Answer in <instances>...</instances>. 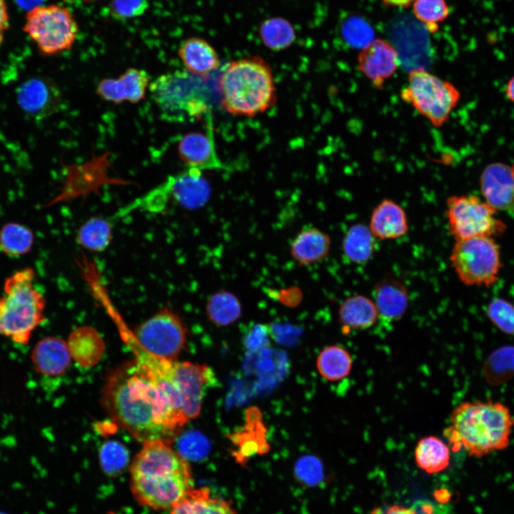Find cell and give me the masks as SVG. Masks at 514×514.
<instances>
[{
  "mask_svg": "<svg viewBox=\"0 0 514 514\" xmlns=\"http://www.w3.org/2000/svg\"><path fill=\"white\" fill-rule=\"evenodd\" d=\"M373 301L380 317L394 321L401 318L407 309L408 291L399 280L386 278L376 286Z\"/></svg>",
  "mask_w": 514,
  "mask_h": 514,
  "instance_id": "24",
  "label": "cell"
},
{
  "mask_svg": "<svg viewBox=\"0 0 514 514\" xmlns=\"http://www.w3.org/2000/svg\"><path fill=\"white\" fill-rule=\"evenodd\" d=\"M399 65L397 49L389 41L381 38L374 39L362 48L357 56L358 70L376 89H383Z\"/></svg>",
  "mask_w": 514,
  "mask_h": 514,
  "instance_id": "14",
  "label": "cell"
},
{
  "mask_svg": "<svg viewBox=\"0 0 514 514\" xmlns=\"http://www.w3.org/2000/svg\"><path fill=\"white\" fill-rule=\"evenodd\" d=\"M146 6L145 0H114L113 3L114 14L121 18L136 16Z\"/></svg>",
  "mask_w": 514,
  "mask_h": 514,
  "instance_id": "40",
  "label": "cell"
},
{
  "mask_svg": "<svg viewBox=\"0 0 514 514\" xmlns=\"http://www.w3.org/2000/svg\"><path fill=\"white\" fill-rule=\"evenodd\" d=\"M178 152L188 168L201 171L223 168L216 150L212 126L208 127L206 133L196 131L185 134L178 142Z\"/></svg>",
  "mask_w": 514,
  "mask_h": 514,
  "instance_id": "18",
  "label": "cell"
},
{
  "mask_svg": "<svg viewBox=\"0 0 514 514\" xmlns=\"http://www.w3.org/2000/svg\"><path fill=\"white\" fill-rule=\"evenodd\" d=\"M486 313L500 331L514 334V305L505 299L495 298L488 304Z\"/></svg>",
  "mask_w": 514,
  "mask_h": 514,
  "instance_id": "36",
  "label": "cell"
},
{
  "mask_svg": "<svg viewBox=\"0 0 514 514\" xmlns=\"http://www.w3.org/2000/svg\"><path fill=\"white\" fill-rule=\"evenodd\" d=\"M106 514H119V513H115V512H109V513H106Z\"/></svg>",
  "mask_w": 514,
  "mask_h": 514,
  "instance_id": "47",
  "label": "cell"
},
{
  "mask_svg": "<svg viewBox=\"0 0 514 514\" xmlns=\"http://www.w3.org/2000/svg\"><path fill=\"white\" fill-rule=\"evenodd\" d=\"M71 358L67 343L54 336L41 339L31 354L36 371L46 376H58L64 373L69 368Z\"/></svg>",
  "mask_w": 514,
  "mask_h": 514,
  "instance_id": "20",
  "label": "cell"
},
{
  "mask_svg": "<svg viewBox=\"0 0 514 514\" xmlns=\"http://www.w3.org/2000/svg\"><path fill=\"white\" fill-rule=\"evenodd\" d=\"M48 0H14L16 6L25 11H29L39 6L46 4Z\"/></svg>",
  "mask_w": 514,
  "mask_h": 514,
  "instance_id": "44",
  "label": "cell"
},
{
  "mask_svg": "<svg viewBox=\"0 0 514 514\" xmlns=\"http://www.w3.org/2000/svg\"><path fill=\"white\" fill-rule=\"evenodd\" d=\"M211 185L202 171L188 168L168 176L163 182L126 205L131 213L135 211L158 213L171 206L193 210L203 206L211 196Z\"/></svg>",
  "mask_w": 514,
  "mask_h": 514,
  "instance_id": "6",
  "label": "cell"
},
{
  "mask_svg": "<svg viewBox=\"0 0 514 514\" xmlns=\"http://www.w3.org/2000/svg\"><path fill=\"white\" fill-rule=\"evenodd\" d=\"M283 294L280 296V301L288 306H296L301 299V293L297 288H291L280 291Z\"/></svg>",
  "mask_w": 514,
  "mask_h": 514,
  "instance_id": "42",
  "label": "cell"
},
{
  "mask_svg": "<svg viewBox=\"0 0 514 514\" xmlns=\"http://www.w3.org/2000/svg\"><path fill=\"white\" fill-rule=\"evenodd\" d=\"M514 418L508 406L494 401H465L455 407L443 435L455 451L481 458L510 444Z\"/></svg>",
  "mask_w": 514,
  "mask_h": 514,
  "instance_id": "3",
  "label": "cell"
},
{
  "mask_svg": "<svg viewBox=\"0 0 514 514\" xmlns=\"http://www.w3.org/2000/svg\"><path fill=\"white\" fill-rule=\"evenodd\" d=\"M388 7L408 8L415 0H381Z\"/></svg>",
  "mask_w": 514,
  "mask_h": 514,
  "instance_id": "45",
  "label": "cell"
},
{
  "mask_svg": "<svg viewBox=\"0 0 514 514\" xmlns=\"http://www.w3.org/2000/svg\"><path fill=\"white\" fill-rule=\"evenodd\" d=\"M0 514H5V513H0Z\"/></svg>",
  "mask_w": 514,
  "mask_h": 514,
  "instance_id": "49",
  "label": "cell"
},
{
  "mask_svg": "<svg viewBox=\"0 0 514 514\" xmlns=\"http://www.w3.org/2000/svg\"><path fill=\"white\" fill-rule=\"evenodd\" d=\"M480 186L484 200L498 211L514 212V175L511 167L493 163L483 171Z\"/></svg>",
  "mask_w": 514,
  "mask_h": 514,
  "instance_id": "16",
  "label": "cell"
},
{
  "mask_svg": "<svg viewBox=\"0 0 514 514\" xmlns=\"http://www.w3.org/2000/svg\"><path fill=\"white\" fill-rule=\"evenodd\" d=\"M178 55L188 73L204 79L221 65L214 48L201 37L193 36L183 40L178 47Z\"/></svg>",
  "mask_w": 514,
  "mask_h": 514,
  "instance_id": "21",
  "label": "cell"
},
{
  "mask_svg": "<svg viewBox=\"0 0 514 514\" xmlns=\"http://www.w3.org/2000/svg\"><path fill=\"white\" fill-rule=\"evenodd\" d=\"M101 400L110 417L142 443H171L188 421L170 370L154 359L135 358L118 367Z\"/></svg>",
  "mask_w": 514,
  "mask_h": 514,
  "instance_id": "1",
  "label": "cell"
},
{
  "mask_svg": "<svg viewBox=\"0 0 514 514\" xmlns=\"http://www.w3.org/2000/svg\"><path fill=\"white\" fill-rule=\"evenodd\" d=\"M175 378L188 420L198 417L206 390L216 383L212 370L206 365L188 361L175 362Z\"/></svg>",
  "mask_w": 514,
  "mask_h": 514,
  "instance_id": "13",
  "label": "cell"
},
{
  "mask_svg": "<svg viewBox=\"0 0 514 514\" xmlns=\"http://www.w3.org/2000/svg\"><path fill=\"white\" fill-rule=\"evenodd\" d=\"M34 271L26 268L6 278L0 297V335L26 345L45 321L46 300L33 285Z\"/></svg>",
  "mask_w": 514,
  "mask_h": 514,
  "instance_id": "5",
  "label": "cell"
},
{
  "mask_svg": "<svg viewBox=\"0 0 514 514\" xmlns=\"http://www.w3.org/2000/svg\"><path fill=\"white\" fill-rule=\"evenodd\" d=\"M415 459L418 466L428 473L443 470L450 462L449 447L436 436L422 438L415 448Z\"/></svg>",
  "mask_w": 514,
  "mask_h": 514,
  "instance_id": "27",
  "label": "cell"
},
{
  "mask_svg": "<svg viewBox=\"0 0 514 514\" xmlns=\"http://www.w3.org/2000/svg\"><path fill=\"white\" fill-rule=\"evenodd\" d=\"M511 169H512L513 173V175H514V163H513V167H511Z\"/></svg>",
  "mask_w": 514,
  "mask_h": 514,
  "instance_id": "48",
  "label": "cell"
},
{
  "mask_svg": "<svg viewBox=\"0 0 514 514\" xmlns=\"http://www.w3.org/2000/svg\"><path fill=\"white\" fill-rule=\"evenodd\" d=\"M505 93L508 98L513 102H514V75L509 80L505 89Z\"/></svg>",
  "mask_w": 514,
  "mask_h": 514,
  "instance_id": "46",
  "label": "cell"
},
{
  "mask_svg": "<svg viewBox=\"0 0 514 514\" xmlns=\"http://www.w3.org/2000/svg\"><path fill=\"white\" fill-rule=\"evenodd\" d=\"M372 514H417V512L411 508L400 505H393L383 512L376 510Z\"/></svg>",
  "mask_w": 514,
  "mask_h": 514,
  "instance_id": "43",
  "label": "cell"
},
{
  "mask_svg": "<svg viewBox=\"0 0 514 514\" xmlns=\"http://www.w3.org/2000/svg\"><path fill=\"white\" fill-rule=\"evenodd\" d=\"M242 307L238 297L231 291L221 290L208 297L206 304L208 318L218 326H226L241 316Z\"/></svg>",
  "mask_w": 514,
  "mask_h": 514,
  "instance_id": "29",
  "label": "cell"
},
{
  "mask_svg": "<svg viewBox=\"0 0 514 514\" xmlns=\"http://www.w3.org/2000/svg\"><path fill=\"white\" fill-rule=\"evenodd\" d=\"M178 452L186 460H200L210 449L208 439L201 433L192 430L184 433L178 440Z\"/></svg>",
  "mask_w": 514,
  "mask_h": 514,
  "instance_id": "37",
  "label": "cell"
},
{
  "mask_svg": "<svg viewBox=\"0 0 514 514\" xmlns=\"http://www.w3.org/2000/svg\"><path fill=\"white\" fill-rule=\"evenodd\" d=\"M411 6L415 19L432 34L439 30V24L448 18L450 12L446 0H415Z\"/></svg>",
  "mask_w": 514,
  "mask_h": 514,
  "instance_id": "34",
  "label": "cell"
},
{
  "mask_svg": "<svg viewBox=\"0 0 514 514\" xmlns=\"http://www.w3.org/2000/svg\"><path fill=\"white\" fill-rule=\"evenodd\" d=\"M269 327L264 324H255L249 327L244 336V345L251 351L263 348L269 342Z\"/></svg>",
  "mask_w": 514,
  "mask_h": 514,
  "instance_id": "39",
  "label": "cell"
},
{
  "mask_svg": "<svg viewBox=\"0 0 514 514\" xmlns=\"http://www.w3.org/2000/svg\"><path fill=\"white\" fill-rule=\"evenodd\" d=\"M258 34L264 46L276 51L288 48L296 39L293 26L283 17L264 20L259 26Z\"/></svg>",
  "mask_w": 514,
  "mask_h": 514,
  "instance_id": "31",
  "label": "cell"
},
{
  "mask_svg": "<svg viewBox=\"0 0 514 514\" xmlns=\"http://www.w3.org/2000/svg\"><path fill=\"white\" fill-rule=\"evenodd\" d=\"M460 92L450 81L424 69L411 70L400 97L436 128L449 119L460 99Z\"/></svg>",
  "mask_w": 514,
  "mask_h": 514,
  "instance_id": "8",
  "label": "cell"
},
{
  "mask_svg": "<svg viewBox=\"0 0 514 514\" xmlns=\"http://www.w3.org/2000/svg\"><path fill=\"white\" fill-rule=\"evenodd\" d=\"M376 238L368 226L363 223L353 225L342 241L344 256L352 263L361 264L370 260L375 251Z\"/></svg>",
  "mask_w": 514,
  "mask_h": 514,
  "instance_id": "28",
  "label": "cell"
},
{
  "mask_svg": "<svg viewBox=\"0 0 514 514\" xmlns=\"http://www.w3.org/2000/svg\"><path fill=\"white\" fill-rule=\"evenodd\" d=\"M22 30L41 54L52 56L72 48L79 27L69 8L46 4L26 11Z\"/></svg>",
  "mask_w": 514,
  "mask_h": 514,
  "instance_id": "9",
  "label": "cell"
},
{
  "mask_svg": "<svg viewBox=\"0 0 514 514\" xmlns=\"http://www.w3.org/2000/svg\"><path fill=\"white\" fill-rule=\"evenodd\" d=\"M496 213L495 208L475 195H453L446 199L448 231L455 241L503 235L506 226L496 217Z\"/></svg>",
  "mask_w": 514,
  "mask_h": 514,
  "instance_id": "11",
  "label": "cell"
},
{
  "mask_svg": "<svg viewBox=\"0 0 514 514\" xmlns=\"http://www.w3.org/2000/svg\"><path fill=\"white\" fill-rule=\"evenodd\" d=\"M112 228L106 219L94 216L89 218L80 227L77 241L85 249L92 252H101L110 244Z\"/></svg>",
  "mask_w": 514,
  "mask_h": 514,
  "instance_id": "32",
  "label": "cell"
},
{
  "mask_svg": "<svg viewBox=\"0 0 514 514\" xmlns=\"http://www.w3.org/2000/svg\"><path fill=\"white\" fill-rule=\"evenodd\" d=\"M10 28L8 6L6 0H0V45L4 40L5 34Z\"/></svg>",
  "mask_w": 514,
  "mask_h": 514,
  "instance_id": "41",
  "label": "cell"
},
{
  "mask_svg": "<svg viewBox=\"0 0 514 514\" xmlns=\"http://www.w3.org/2000/svg\"><path fill=\"white\" fill-rule=\"evenodd\" d=\"M204 80L187 71H177L162 74L152 81L149 91L162 117L180 121L208 114V108L203 96Z\"/></svg>",
  "mask_w": 514,
  "mask_h": 514,
  "instance_id": "7",
  "label": "cell"
},
{
  "mask_svg": "<svg viewBox=\"0 0 514 514\" xmlns=\"http://www.w3.org/2000/svg\"><path fill=\"white\" fill-rule=\"evenodd\" d=\"M131 337L151 355L176 360L186 344L187 328L181 316L166 306L138 325Z\"/></svg>",
  "mask_w": 514,
  "mask_h": 514,
  "instance_id": "12",
  "label": "cell"
},
{
  "mask_svg": "<svg viewBox=\"0 0 514 514\" xmlns=\"http://www.w3.org/2000/svg\"><path fill=\"white\" fill-rule=\"evenodd\" d=\"M128 460L127 449L118 441H106L100 448V464L103 470L110 475L120 474L126 467Z\"/></svg>",
  "mask_w": 514,
  "mask_h": 514,
  "instance_id": "35",
  "label": "cell"
},
{
  "mask_svg": "<svg viewBox=\"0 0 514 514\" xmlns=\"http://www.w3.org/2000/svg\"><path fill=\"white\" fill-rule=\"evenodd\" d=\"M378 317L373 300L363 295L347 297L338 308V321L343 333L368 329L376 323Z\"/></svg>",
  "mask_w": 514,
  "mask_h": 514,
  "instance_id": "23",
  "label": "cell"
},
{
  "mask_svg": "<svg viewBox=\"0 0 514 514\" xmlns=\"http://www.w3.org/2000/svg\"><path fill=\"white\" fill-rule=\"evenodd\" d=\"M34 234L30 229L18 223H7L0 229V249L6 255H24L32 248Z\"/></svg>",
  "mask_w": 514,
  "mask_h": 514,
  "instance_id": "33",
  "label": "cell"
},
{
  "mask_svg": "<svg viewBox=\"0 0 514 514\" xmlns=\"http://www.w3.org/2000/svg\"><path fill=\"white\" fill-rule=\"evenodd\" d=\"M150 83V76L143 69L129 68L118 78L101 80L97 94L104 101L116 104L124 101L138 103L144 99Z\"/></svg>",
  "mask_w": 514,
  "mask_h": 514,
  "instance_id": "17",
  "label": "cell"
},
{
  "mask_svg": "<svg viewBox=\"0 0 514 514\" xmlns=\"http://www.w3.org/2000/svg\"><path fill=\"white\" fill-rule=\"evenodd\" d=\"M67 345L71 357L83 367L95 366L104 352V342L98 331L90 326H81L73 331Z\"/></svg>",
  "mask_w": 514,
  "mask_h": 514,
  "instance_id": "26",
  "label": "cell"
},
{
  "mask_svg": "<svg viewBox=\"0 0 514 514\" xmlns=\"http://www.w3.org/2000/svg\"><path fill=\"white\" fill-rule=\"evenodd\" d=\"M331 241L324 231L316 227L301 229L293 239L290 253L301 266H308L324 260L329 254Z\"/></svg>",
  "mask_w": 514,
  "mask_h": 514,
  "instance_id": "22",
  "label": "cell"
},
{
  "mask_svg": "<svg viewBox=\"0 0 514 514\" xmlns=\"http://www.w3.org/2000/svg\"><path fill=\"white\" fill-rule=\"evenodd\" d=\"M368 227L375 238L381 240L401 238L409 230L405 210L390 198L383 199L373 208Z\"/></svg>",
  "mask_w": 514,
  "mask_h": 514,
  "instance_id": "19",
  "label": "cell"
},
{
  "mask_svg": "<svg viewBox=\"0 0 514 514\" xmlns=\"http://www.w3.org/2000/svg\"><path fill=\"white\" fill-rule=\"evenodd\" d=\"M20 107L35 119L47 118L56 113L62 104V94L51 79L39 76L25 81L17 89Z\"/></svg>",
  "mask_w": 514,
  "mask_h": 514,
  "instance_id": "15",
  "label": "cell"
},
{
  "mask_svg": "<svg viewBox=\"0 0 514 514\" xmlns=\"http://www.w3.org/2000/svg\"><path fill=\"white\" fill-rule=\"evenodd\" d=\"M170 444L161 440L145 441L131 463V492L141 506L170 510L194 488L188 460Z\"/></svg>",
  "mask_w": 514,
  "mask_h": 514,
  "instance_id": "2",
  "label": "cell"
},
{
  "mask_svg": "<svg viewBox=\"0 0 514 514\" xmlns=\"http://www.w3.org/2000/svg\"><path fill=\"white\" fill-rule=\"evenodd\" d=\"M450 262L460 281L468 286L493 285L502 267L500 247L489 236L456 240Z\"/></svg>",
  "mask_w": 514,
  "mask_h": 514,
  "instance_id": "10",
  "label": "cell"
},
{
  "mask_svg": "<svg viewBox=\"0 0 514 514\" xmlns=\"http://www.w3.org/2000/svg\"><path fill=\"white\" fill-rule=\"evenodd\" d=\"M218 85L223 109L235 116L251 117L265 112L276 102L273 73L260 56L227 64Z\"/></svg>",
  "mask_w": 514,
  "mask_h": 514,
  "instance_id": "4",
  "label": "cell"
},
{
  "mask_svg": "<svg viewBox=\"0 0 514 514\" xmlns=\"http://www.w3.org/2000/svg\"><path fill=\"white\" fill-rule=\"evenodd\" d=\"M170 514H238L231 503L213 497L206 487L193 488L171 509Z\"/></svg>",
  "mask_w": 514,
  "mask_h": 514,
  "instance_id": "25",
  "label": "cell"
},
{
  "mask_svg": "<svg viewBox=\"0 0 514 514\" xmlns=\"http://www.w3.org/2000/svg\"><path fill=\"white\" fill-rule=\"evenodd\" d=\"M316 366L322 377L328 381H337L350 374L352 359L344 348L333 345L321 351L317 357Z\"/></svg>",
  "mask_w": 514,
  "mask_h": 514,
  "instance_id": "30",
  "label": "cell"
},
{
  "mask_svg": "<svg viewBox=\"0 0 514 514\" xmlns=\"http://www.w3.org/2000/svg\"><path fill=\"white\" fill-rule=\"evenodd\" d=\"M295 470L297 476L308 484H316L323 478L322 464L316 457L312 455L300 458Z\"/></svg>",
  "mask_w": 514,
  "mask_h": 514,
  "instance_id": "38",
  "label": "cell"
}]
</instances>
